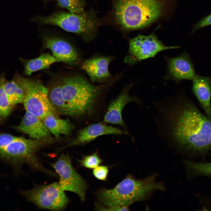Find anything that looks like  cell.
Masks as SVG:
<instances>
[{
  "instance_id": "6da1fadb",
  "label": "cell",
  "mask_w": 211,
  "mask_h": 211,
  "mask_svg": "<svg viewBox=\"0 0 211 211\" xmlns=\"http://www.w3.org/2000/svg\"><path fill=\"white\" fill-rule=\"evenodd\" d=\"M154 117L161 138L186 153L203 157L211 152V118L202 114L185 96L157 101Z\"/></svg>"
},
{
  "instance_id": "7a4b0ae2",
  "label": "cell",
  "mask_w": 211,
  "mask_h": 211,
  "mask_svg": "<svg viewBox=\"0 0 211 211\" xmlns=\"http://www.w3.org/2000/svg\"><path fill=\"white\" fill-rule=\"evenodd\" d=\"M156 176L154 174L138 179L129 176L113 188L101 190L99 199L107 207L103 209H107L105 210L127 211L128 206L132 203L145 200L155 190H164L163 184L156 181Z\"/></svg>"
},
{
  "instance_id": "3957f363",
  "label": "cell",
  "mask_w": 211,
  "mask_h": 211,
  "mask_svg": "<svg viewBox=\"0 0 211 211\" xmlns=\"http://www.w3.org/2000/svg\"><path fill=\"white\" fill-rule=\"evenodd\" d=\"M66 115L79 117L91 114L108 84L95 86L78 74L61 75Z\"/></svg>"
},
{
  "instance_id": "277c9868",
  "label": "cell",
  "mask_w": 211,
  "mask_h": 211,
  "mask_svg": "<svg viewBox=\"0 0 211 211\" xmlns=\"http://www.w3.org/2000/svg\"><path fill=\"white\" fill-rule=\"evenodd\" d=\"M111 0L115 22L126 31L145 27L161 14L160 0Z\"/></svg>"
},
{
  "instance_id": "5b68a950",
  "label": "cell",
  "mask_w": 211,
  "mask_h": 211,
  "mask_svg": "<svg viewBox=\"0 0 211 211\" xmlns=\"http://www.w3.org/2000/svg\"><path fill=\"white\" fill-rule=\"evenodd\" d=\"M30 21L41 25L58 26L77 34L87 42L96 37L99 25L96 12L92 9L80 14L58 11L46 16H36Z\"/></svg>"
},
{
  "instance_id": "8992f818",
  "label": "cell",
  "mask_w": 211,
  "mask_h": 211,
  "mask_svg": "<svg viewBox=\"0 0 211 211\" xmlns=\"http://www.w3.org/2000/svg\"><path fill=\"white\" fill-rule=\"evenodd\" d=\"M48 143L43 140L19 137L0 149V157L16 165L26 164L34 170L53 176L55 173L45 168L36 154L38 150Z\"/></svg>"
},
{
  "instance_id": "52a82bcc",
  "label": "cell",
  "mask_w": 211,
  "mask_h": 211,
  "mask_svg": "<svg viewBox=\"0 0 211 211\" xmlns=\"http://www.w3.org/2000/svg\"><path fill=\"white\" fill-rule=\"evenodd\" d=\"M14 75L25 91L23 103L26 111L41 120L49 114L58 116L49 100L47 88L38 80L24 77L18 72Z\"/></svg>"
},
{
  "instance_id": "ba28073f",
  "label": "cell",
  "mask_w": 211,
  "mask_h": 211,
  "mask_svg": "<svg viewBox=\"0 0 211 211\" xmlns=\"http://www.w3.org/2000/svg\"><path fill=\"white\" fill-rule=\"evenodd\" d=\"M21 194L38 207L52 210L64 209L69 199L58 182L36 185L32 189L22 191Z\"/></svg>"
},
{
  "instance_id": "9c48e42d",
  "label": "cell",
  "mask_w": 211,
  "mask_h": 211,
  "mask_svg": "<svg viewBox=\"0 0 211 211\" xmlns=\"http://www.w3.org/2000/svg\"><path fill=\"white\" fill-rule=\"evenodd\" d=\"M59 176L58 182L63 190L69 191L77 195L84 201L87 185L84 179L73 168L68 154H62L57 161L50 164Z\"/></svg>"
},
{
  "instance_id": "30bf717a",
  "label": "cell",
  "mask_w": 211,
  "mask_h": 211,
  "mask_svg": "<svg viewBox=\"0 0 211 211\" xmlns=\"http://www.w3.org/2000/svg\"><path fill=\"white\" fill-rule=\"evenodd\" d=\"M40 36L43 48L50 50L58 62L73 66L81 65L79 52L67 38L52 32L43 33Z\"/></svg>"
},
{
  "instance_id": "8fae6325",
  "label": "cell",
  "mask_w": 211,
  "mask_h": 211,
  "mask_svg": "<svg viewBox=\"0 0 211 211\" xmlns=\"http://www.w3.org/2000/svg\"><path fill=\"white\" fill-rule=\"evenodd\" d=\"M129 45L128 54L125 61L131 64L154 57L163 51L180 47L165 45L154 33L147 36L139 34L130 40Z\"/></svg>"
},
{
  "instance_id": "7c38bea8",
  "label": "cell",
  "mask_w": 211,
  "mask_h": 211,
  "mask_svg": "<svg viewBox=\"0 0 211 211\" xmlns=\"http://www.w3.org/2000/svg\"><path fill=\"white\" fill-rule=\"evenodd\" d=\"M167 72L165 78L177 82L184 79L192 80L195 75L193 65L185 52L177 57L167 58Z\"/></svg>"
},
{
  "instance_id": "4fadbf2b",
  "label": "cell",
  "mask_w": 211,
  "mask_h": 211,
  "mask_svg": "<svg viewBox=\"0 0 211 211\" xmlns=\"http://www.w3.org/2000/svg\"><path fill=\"white\" fill-rule=\"evenodd\" d=\"M113 59L110 56H94L82 62L81 68L86 72L92 82L103 83L111 76L108 66Z\"/></svg>"
},
{
  "instance_id": "5bb4252c",
  "label": "cell",
  "mask_w": 211,
  "mask_h": 211,
  "mask_svg": "<svg viewBox=\"0 0 211 211\" xmlns=\"http://www.w3.org/2000/svg\"><path fill=\"white\" fill-rule=\"evenodd\" d=\"M127 133L112 126L101 123L91 125L80 130L76 137L72 141L62 148L63 149L69 147L88 143L97 137L109 134L122 135Z\"/></svg>"
},
{
  "instance_id": "9a60e30c",
  "label": "cell",
  "mask_w": 211,
  "mask_h": 211,
  "mask_svg": "<svg viewBox=\"0 0 211 211\" xmlns=\"http://www.w3.org/2000/svg\"><path fill=\"white\" fill-rule=\"evenodd\" d=\"M15 127L18 131L27 134L31 138L49 143L52 142L51 133L42 120L28 112H26L20 123Z\"/></svg>"
},
{
  "instance_id": "2e32d148",
  "label": "cell",
  "mask_w": 211,
  "mask_h": 211,
  "mask_svg": "<svg viewBox=\"0 0 211 211\" xmlns=\"http://www.w3.org/2000/svg\"><path fill=\"white\" fill-rule=\"evenodd\" d=\"M132 85L126 87L109 105L104 118L106 122L116 124L124 127L125 124L122 117L123 109L129 103L134 101L142 105V102L137 97L130 95L129 90Z\"/></svg>"
},
{
  "instance_id": "e0dca14e",
  "label": "cell",
  "mask_w": 211,
  "mask_h": 211,
  "mask_svg": "<svg viewBox=\"0 0 211 211\" xmlns=\"http://www.w3.org/2000/svg\"><path fill=\"white\" fill-rule=\"evenodd\" d=\"M192 80V92L207 115L211 117V77L195 75Z\"/></svg>"
},
{
  "instance_id": "ac0fdd59",
  "label": "cell",
  "mask_w": 211,
  "mask_h": 211,
  "mask_svg": "<svg viewBox=\"0 0 211 211\" xmlns=\"http://www.w3.org/2000/svg\"><path fill=\"white\" fill-rule=\"evenodd\" d=\"M49 82V100L58 114L66 115L64 100L62 96L61 75L57 74L51 75Z\"/></svg>"
},
{
  "instance_id": "d6986e66",
  "label": "cell",
  "mask_w": 211,
  "mask_h": 211,
  "mask_svg": "<svg viewBox=\"0 0 211 211\" xmlns=\"http://www.w3.org/2000/svg\"><path fill=\"white\" fill-rule=\"evenodd\" d=\"M41 120L57 139H59L61 134L69 135L74 127L68 119H60L52 114L47 115Z\"/></svg>"
},
{
  "instance_id": "ffe728a7",
  "label": "cell",
  "mask_w": 211,
  "mask_h": 211,
  "mask_svg": "<svg viewBox=\"0 0 211 211\" xmlns=\"http://www.w3.org/2000/svg\"><path fill=\"white\" fill-rule=\"evenodd\" d=\"M19 59L24 67V74L28 76L34 72L48 68L51 64L58 62L57 59L49 52L42 54L32 59H25L21 57Z\"/></svg>"
},
{
  "instance_id": "44dd1931",
  "label": "cell",
  "mask_w": 211,
  "mask_h": 211,
  "mask_svg": "<svg viewBox=\"0 0 211 211\" xmlns=\"http://www.w3.org/2000/svg\"><path fill=\"white\" fill-rule=\"evenodd\" d=\"M4 88L8 101L13 106L23 103L25 97V91L15 75L11 80L5 79Z\"/></svg>"
},
{
  "instance_id": "7402d4cb",
  "label": "cell",
  "mask_w": 211,
  "mask_h": 211,
  "mask_svg": "<svg viewBox=\"0 0 211 211\" xmlns=\"http://www.w3.org/2000/svg\"><path fill=\"white\" fill-rule=\"evenodd\" d=\"M185 165L188 176L190 178L204 176L211 178V163L194 162L186 160ZM211 207V196L209 199Z\"/></svg>"
},
{
  "instance_id": "603a6c76",
  "label": "cell",
  "mask_w": 211,
  "mask_h": 211,
  "mask_svg": "<svg viewBox=\"0 0 211 211\" xmlns=\"http://www.w3.org/2000/svg\"><path fill=\"white\" fill-rule=\"evenodd\" d=\"M5 72L0 75V117L5 118L11 113L12 106L9 102L4 88L6 78Z\"/></svg>"
},
{
  "instance_id": "cb8c5ba5",
  "label": "cell",
  "mask_w": 211,
  "mask_h": 211,
  "mask_svg": "<svg viewBox=\"0 0 211 211\" xmlns=\"http://www.w3.org/2000/svg\"><path fill=\"white\" fill-rule=\"evenodd\" d=\"M57 5L67 10L69 12L80 14L85 11L86 3L85 0H56Z\"/></svg>"
},
{
  "instance_id": "d4e9b609",
  "label": "cell",
  "mask_w": 211,
  "mask_h": 211,
  "mask_svg": "<svg viewBox=\"0 0 211 211\" xmlns=\"http://www.w3.org/2000/svg\"><path fill=\"white\" fill-rule=\"evenodd\" d=\"M78 161L82 166L89 169H94L100 164L102 160L96 153H95L84 156L83 158L78 160Z\"/></svg>"
},
{
  "instance_id": "484cf974",
  "label": "cell",
  "mask_w": 211,
  "mask_h": 211,
  "mask_svg": "<svg viewBox=\"0 0 211 211\" xmlns=\"http://www.w3.org/2000/svg\"><path fill=\"white\" fill-rule=\"evenodd\" d=\"M108 169L107 166H98L94 169L93 174L98 179L105 181L108 175Z\"/></svg>"
},
{
  "instance_id": "4316f807",
  "label": "cell",
  "mask_w": 211,
  "mask_h": 211,
  "mask_svg": "<svg viewBox=\"0 0 211 211\" xmlns=\"http://www.w3.org/2000/svg\"><path fill=\"white\" fill-rule=\"evenodd\" d=\"M210 25H211V13L204 17L194 25L192 33L199 29Z\"/></svg>"
},
{
  "instance_id": "83f0119b",
  "label": "cell",
  "mask_w": 211,
  "mask_h": 211,
  "mask_svg": "<svg viewBox=\"0 0 211 211\" xmlns=\"http://www.w3.org/2000/svg\"><path fill=\"white\" fill-rule=\"evenodd\" d=\"M19 137H15L9 134L0 135V149L7 145L11 142L17 139Z\"/></svg>"
},
{
  "instance_id": "f1b7e54d",
  "label": "cell",
  "mask_w": 211,
  "mask_h": 211,
  "mask_svg": "<svg viewBox=\"0 0 211 211\" xmlns=\"http://www.w3.org/2000/svg\"><path fill=\"white\" fill-rule=\"evenodd\" d=\"M42 0V1H43L45 2H46L47 1H49L50 0Z\"/></svg>"
}]
</instances>
